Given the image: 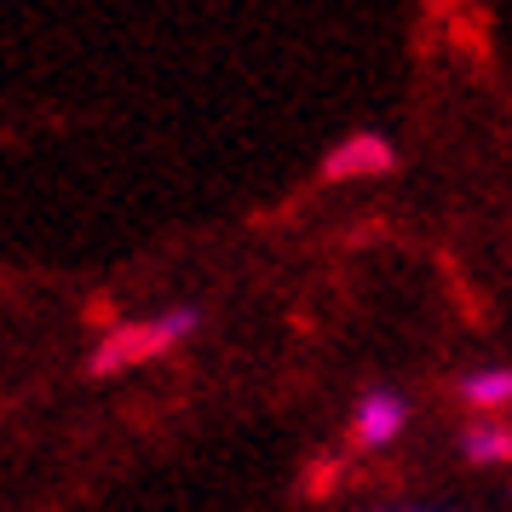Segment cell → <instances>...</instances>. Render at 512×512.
<instances>
[{"label": "cell", "instance_id": "277c9868", "mask_svg": "<svg viewBox=\"0 0 512 512\" xmlns=\"http://www.w3.org/2000/svg\"><path fill=\"white\" fill-rule=\"evenodd\" d=\"M466 455H472V461H512V426H501V420L472 426V432H466Z\"/></svg>", "mask_w": 512, "mask_h": 512}, {"label": "cell", "instance_id": "5b68a950", "mask_svg": "<svg viewBox=\"0 0 512 512\" xmlns=\"http://www.w3.org/2000/svg\"><path fill=\"white\" fill-rule=\"evenodd\" d=\"M461 392H466V403H478V409H501V403H512V369H484V374H472Z\"/></svg>", "mask_w": 512, "mask_h": 512}, {"label": "cell", "instance_id": "3957f363", "mask_svg": "<svg viewBox=\"0 0 512 512\" xmlns=\"http://www.w3.org/2000/svg\"><path fill=\"white\" fill-rule=\"evenodd\" d=\"M397 426H403V403L386 392H369L363 403H357V438L363 443H392Z\"/></svg>", "mask_w": 512, "mask_h": 512}, {"label": "cell", "instance_id": "6da1fadb", "mask_svg": "<svg viewBox=\"0 0 512 512\" xmlns=\"http://www.w3.org/2000/svg\"><path fill=\"white\" fill-rule=\"evenodd\" d=\"M190 328H196V311H190V305L167 311V317H156L150 328H121V334H110V346L93 357V369H121V363H139V357H150V351H162V346H173V340H185Z\"/></svg>", "mask_w": 512, "mask_h": 512}, {"label": "cell", "instance_id": "7a4b0ae2", "mask_svg": "<svg viewBox=\"0 0 512 512\" xmlns=\"http://www.w3.org/2000/svg\"><path fill=\"white\" fill-rule=\"evenodd\" d=\"M386 167H392V144L363 133V139H346L328 156V179H357V173H386Z\"/></svg>", "mask_w": 512, "mask_h": 512}]
</instances>
